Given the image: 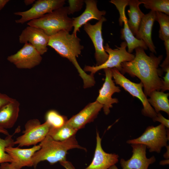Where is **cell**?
<instances>
[{
	"mask_svg": "<svg viewBox=\"0 0 169 169\" xmlns=\"http://www.w3.org/2000/svg\"><path fill=\"white\" fill-rule=\"evenodd\" d=\"M13 98L7 95L0 93V110L5 105L10 102Z\"/></svg>",
	"mask_w": 169,
	"mask_h": 169,
	"instance_id": "33",
	"label": "cell"
},
{
	"mask_svg": "<svg viewBox=\"0 0 169 169\" xmlns=\"http://www.w3.org/2000/svg\"><path fill=\"white\" fill-rule=\"evenodd\" d=\"M141 4H143L147 9L155 12H160L169 15V0H141Z\"/></svg>",
	"mask_w": 169,
	"mask_h": 169,
	"instance_id": "25",
	"label": "cell"
},
{
	"mask_svg": "<svg viewBox=\"0 0 169 169\" xmlns=\"http://www.w3.org/2000/svg\"><path fill=\"white\" fill-rule=\"evenodd\" d=\"M141 4L138 0H128L129 9L127 11L129 19L127 20L129 27L135 36L137 34L141 19L145 14L141 11L139 6Z\"/></svg>",
	"mask_w": 169,
	"mask_h": 169,
	"instance_id": "22",
	"label": "cell"
},
{
	"mask_svg": "<svg viewBox=\"0 0 169 169\" xmlns=\"http://www.w3.org/2000/svg\"><path fill=\"white\" fill-rule=\"evenodd\" d=\"M112 76L116 84L120 85L134 97L138 98L141 102L143 108L142 114L152 119L156 116L157 113L149 103L147 98L143 91V85L139 83L133 82L126 78L116 68L111 69Z\"/></svg>",
	"mask_w": 169,
	"mask_h": 169,
	"instance_id": "6",
	"label": "cell"
},
{
	"mask_svg": "<svg viewBox=\"0 0 169 169\" xmlns=\"http://www.w3.org/2000/svg\"><path fill=\"white\" fill-rule=\"evenodd\" d=\"M9 1V0H0V11L4 7Z\"/></svg>",
	"mask_w": 169,
	"mask_h": 169,
	"instance_id": "36",
	"label": "cell"
},
{
	"mask_svg": "<svg viewBox=\"0 0 169 169\" xmlns=\"http://www.w3.org/2000/svg\"><path fill=\"white\" fill-rule=\"evenodd\" d=\"M46 121L52 128H59L64 125L68 120L67 117L60 114L57 111L51 110L48 111L45 115Z\"/></svg>",
	"mask_w": 169,
	"mask_h": 169,
	"instance_id": "28",
	"label": "cell"
},
{
	"mask_svg": "<svg viewBox=\"0 0 169 169\" xmlns=\"http://www.w3.org/2000/svg\"><path fill=\"white\" fill-rule=\"evenodd\" d=\"M166 74L163 77L161 91H164L169 90V69L166 71Z\"/></svg>",
	"mask_w": 169,
	"mask_h": 169,
	"instance_id": "32",
	"label": "cell"
},
{
	"mask_svg": "<svg viewBox=\"0 0 169 169\" xmlns=\"http://www.w3.org/2000/svg\"><path fill=\"white\" fill-rule=\"evenodd\" d=\"M68 15L67 7H63L31 20L27 24L42 29L49 36L62 30L69 32L73 28V19Z\"/></svg>",
	"mask_w": 169,
	"mask_h": 169,
	"instance_id": "4",
	"label": "cell"
},
{
	"mask_svg": "<svg viewBox=\"0 0 169 169\" xmlns=\"http://www.w3.org/2000/svg\"><path fill=\"white\" fill-rule=\"evenodd\" d=\"M132 154L128 160L121 158L120 164L122 169H148L149 166L154 163L156 158L154 156L149 158L146 156V146L138 144H131Z\"/></svg>",
	"mask_w": 169,
	"mask_h": 169,
	"instance_id": "13",
	"label": "cell"
},
{
	"mask_svg": "<svg viewBox=\"0 0 169 169\" xmlns=\"http://www.w3.org/2000/svg\"><path fill=\"white\" fill-rule=\"evenodd\" d=\"M39 145L40 149L34 154L32 158L33 166L35 169L41 161H47L52 165L66 160L68 151L70 149L78 148L86 150L79 144L75 136L60 141L54 140L48 135Z\"/></svg>",
	"mask_w": 169,
	"mask_h": 169,
	"instance_id": "3",
	"label": "cell"
},
{
	"mask_svg": "<svg viewBox=\"0 0 169 169\" xmlns=\"http://www.w3.org/2000/svg\"><path fill=\"white\" fill-rule=\"evenodd\" d=\"M77 131L66 123L59 128H51L48 135L54 140L62 141H66L75 136Z\"/></svg>",
	"mask_w": 169,
	"mask_h": 169,
	"instance_id": "24",
	"label": "cell"
},
{
	"mask_svg": "<svg viewBox=\"0 0 169 169\" xmlns=\"http://www.w3.org/2000/svg\"><path fill=\"white\" fill-rule=\"evenodd\" d=\"M109 169H119L117 166L115 165H114L110 167Z\"/></svg>",
	"mask_w": 169,
	"mask_h": 169,
	"instance_id": "41",
	"label": "cell"
},
{
	"mask_svg": "<svg viewBox=\"0 0 169 169\" xmlns=\"http://www.w3.org/2000/svg\"><path fill=\"white\" fill-rule=\"evenodd\" d=\"M69 6L67 7L68 15L73 14L80 10L82 8L84 1L82 0H69Z\"/></svg>",
	"mask_w": 169,
	"mask_h": 169,
	"instance_id": "29",
	"label": "cell"
},
{
	"mask_svg": "<svg viewBox=\"0 0 169 169\" xmlns=\"http://www.w3.org/2000/svg\"><path fill=\"white\" fill-rule=\"evenodd\" d=\"M51 128L46 121L41 124L38 119L30 120L25 125L23 134L14 140V144L18 145V147L36 145L46 137Z\"/></svg>",
	"mask_w": 169,
	"mask_h": 169,
	"instance_id": "7",
	"label": "cell"
},
{
	"mask_svg": "<svg viewBox=\"0 0 169 169\" xmlns=\"http://www.w3.org/2000/svg\"><path fill=\"white\" fill-rule=\"evenodd\" d=\"M19 110V102L13 99L0 110V126L6 130L12 128L18 120Z\"/></svg>",
	"mask_w": 169,
	"mask_h": 169,
	"instance_id": "20",
	"label": "cell"
},
{
	"mask_svg": "<svg viewBox=\"0 0 169 169\" xmlns=\"http://www.w3.org/2000/svg\"><path fill=\"white\" fill-rule=\"evenodd\" d=\"M154 122L158 121L163 125L166 128H169V120L164 117L159 112L157 113L156 116L152 119Z\"/></svg>",
	"mask_w": 169,
	"mask_h": 169,
	"instance_id": "31",
	"label": "cell"
},
{
	"mask_svg": "<svg viewBox=\"0 0 169 169\" xmlns=\"http://www.w3.org/2000/svg\"><path fill=\"white\" fill-rule=\"evenodd\" d=\"M105 78L102 86L99 90V95L96 101L103 105L105 114L108 115L110 112V109L113 107L112 104L117 103L118 100L116 98L112 97L115 93H119L121 90L120 88L116 86L112 80V73L111 69H104Z\"/></svg>",
	"mask_w": 169,
	"mask_h": 169,
	"instance_id": "12",
	"label": "cell"
},
{
	"mask_svg": "<svg viewBox=\"0 0 169 169\" xmlns=\"http://www.w3.org/2000/svg\"><path fill=\"white\" fill-rule=\"evenodd\" d=\"M16 131L13 135L7 136L4 139L1 138L0 136V164L3 163H11L12 159L11 156L6 152L5 150L6 147L13 146L14 140L13 139V135L17 132Z\"/></svg>",
	"mask_w": 169,
	"mask_h": 169,
	"instance_id": "27",
	"label": "cell"
},
{
	"mask_svg": "<svg viewBox=\"0 0 169 169\" xmlns=\"http://www.w3.org/2000/svg\"><path fill=\"white\" fill-rule=\"evenodd\" d=\"M127 20L125 13L119 19L120 25L121 26L124 23V27L120 31L121 38L126 42L128 52L131 54L134 49L138 47H141L144 50H147L148 47L145 43L142 40L136 38L133 35L128 26Z\"/></svg>",
	"mask_w": 169,
	"mask_h": 169,
	"instance_id": "21",
	"label": "cell"
},
{
	"mask_svg": "<svg viewBox=\"0 0 169 169\" xmlns=\"http://www.w3.org/2000/svg\"><path fill=\"white\" fill-rule=\"evenodd\" d=\"M169 93H165L162 91L155 90L150 94L148 101L156 113L161 111L169 115V101L168 99Z\"/></svg>",
	"mask_w": 169,
	"mask_h": 169,
	"instance_id": "23",
	"label": "cell"
},
{
	"mask_svg": "<svg viewBox=\"0 0 169 169\" xmlns=\"http://www.w3.org/2000/svg\"><path fill=\"white\" fill-rule=\"evenodd\" d=\"M134 58L129 62L121 64L120 72L128 73L131 77H136L142 83L144 92L147 97L153 91H159L161 89L163 80L160 77L163 72L159 68L163 55L155 56L153 53L147 55L142 48L135 49Z\"/></svg>",
	"mask_w": 169,
	"mask_h": 169,
	"instance_id": "1",
	"label": "cell"
},
{
	"mask_svg": "<svg viewBox=\"0 0 169 169\" xmlns=\"http://www.w3.org/2000/svg\"><path fill=\"white\" fill-rule=\"evenodd\" d=\"M127 44L125 41L122 42L120 47L113 49L106 44L104 48L109 56L108 59L102 64L95 66H86L83 70L85 72H90L91 75H93L98 71L107 68H116L120 72L121 69V64L124 62L132 61L135 55L130 53L126 50Z\"/></svg>",
	"mask_w": 169,
	"mask_h": 169,
	"instance_id": "8",
	"label": "cell"
},
{
	"mask_svg": "<svg viewBox=\"0 0 169 169\" xmlns=\"http://www.w3.org/2000/svg\"><path fill=\"white\" fill-rule=\"evenodd\" d=\"M64 0H38L35 1L32 7L29 9L23 12H15L14 14L21 16L15 20L17 23L23 24L25 22L39 18L44 15L64 7Z\"/></svg>",
	"mask_w": 169,
	"mask_h": 169,
	"instance_id": "9",
	"label": "cell"
},
{
	"mask_svg": "<svg viewBox=\"0 0 169 169\" xmlns=\"http://www.w3.org/2000/svg\"><path fill=\"white\" fill-rule=\"evenodd\" d=\"M40 148L39 145L25 149L9 146L6 147L5 151L12 159V162L9 163L11 166L15 169H21L25 166H33L32 157Z\"/></svg>",
	"mask_w": 169,
	"mask_h": 169,
	"instance_id": "15",
	"label": "cell"
},
{
	"mask_svg": "<svg viewBox=\"0 0 169 169\" xmlns=\"http://www.w3.org/2000/svg\"><path fill=\"white\" fill-rule=\"evenodd\" d=\"M166 147L167 150L164 154L163 155V156L164 158H165L166 159H169V145H167Z\"/></svg>",
	"mask_w": 169,
	"mask_h": 169,
	"instance_id": "38",
	"label": "cell"
},
{
	"mask_svg": "<svg viewBox=\"0 0 169 169\" xmlns=\"http://www.w3.org/2000/svg\"><path fill=\"white\" fill-rule=\"evenodd\" d=\"M169 159H166L163 160L159 162V164L161 165H166L169 164Z\"/></svg>",
	"mask_w": 169,
	"mask_h": 169,
	"instance_id": "39",
	"label": "cell"
},
{
	"mask_svg": "<svg viewBox=\"0 0 169 169\" xmlns=\"http://www.w3.org/2000/svg\"><path fill=\"white\" fill-rule=\"evenodd\" d=\"M156 21L160 25L159 37L165 41L169 39V16L164 13L156 12Z\"/></svg>",
	"mask_w": 169,
	"mask_h": 169,
	"instance_id": "26",
	"label": "cell"
},
{
	"mask_svg": "<svg viewBox=\"0 0 169 169\" xmlns=\"http://www.w3.org/2000/svg\"><path fill=\"white\" fill-rule=\"evenodd\" d=\"M77 35L62 30L49 36L48 46L53 48L61 57L66 58L74 66L83 81L84 86L88 87L95 82L94 76L87 74L82 69L76 58L81 54L83 46Z\"/></svg>",
	"mask_w": 169,
	"mask_h": 169,
	"instance_id": "2",
	"label": "cell"
},
{
	"mask_svg": "<svg viewBox=\"0 0 169 169\" xmlns=\"http://www.w3.org/2000/svg\"><path fill=\"white\" fill-rule=\"evenodd\" d=\"M0 133H2L6 136H8L9 135L8 131L1 126H0Z\"/></svg>",
	"mask_w": 169,
	"mask_h": 169,
	"instance_id": "37",
	"label": "cell"
},
{
	"mask_svg": "<svg viewBox=\"0 0 169 169\" xmlns=\"http://www.w3.org/2000/svg\"><path fill=\"white\" fill-rule=\"evenodd\" d=\"M7 60L19 69H32L38 65L41 55L30 43L26 42L16 53L8 56Z\"/></svg>",
	"mask_w": 169,
	"mask_h": 169,
	"instance_id": "10",
	"label": "cell"
},
{
	"mask_svg": "<svg viewBox=\"0 0 169 169\" xmlns=\"http://www.w3.org/2000/svg\"><path fill=\"white\" fill-rule=\"evenodd\" d=\"M86 4V8L80 16L73 18V27L74 30L72 33L77 35L78 32L80 31L81 26L92 20L99 21L106 14L104 10L100 11L97 7V1L94 0H86L84 1Z\"/></svg>",
	"mask_w": 169,
	"mask_h": 169,
	"instance_id": "18",
	"label": "cell"
},
{
	"mask_svg": "<svg viewBox=\"0 0 169 169\" xmlns=\"http://www.w3.org/2000/svg\"><path fill=\"white\" fill-rule=\"evenodd\" d=\"M164 44L166 50V57L163 63L160 65L163 71H165L167 69H169V39L164 41Z\"/></svg>",
	"mask_w": 169,
	"mask_h": 169,
	"instance_id": "30",
	"label": "cell"
},
{
	"mask_svg": "<svg viewBox=\"0 0 169 169\" xmlns=\"http://www.w3.org/2000/svg\"><path fill=\"white\" fill-rule=\"evenodd\" d=\"M169 140V130L162 124L147 127L139 137L128 140V144H138L145 145L150 152L160 153L162 147L167 145Z\"/></svg>",
	"mask_w": 169,
	"mask_h": 169,
	"instance_id": "5",
	"label": "cell"
},
{
	"mask_svg": "<svg viewBox=\"0 0 169 169\" xmlns=\"http://www.w3.org/2000/svg\"><path fill=\"white\" fill-rule=\"evenodd\" d=\"M49 38L42 29L28 26L22 31L19 40L22 44L28 42L42 55L47 51Z\"/></svg>",
	"mask_w": 169,
	"mask_h": 169,
	"instance_id": "14",
	"label": "cell"
},
{
	"mask_svg": "<svg viewBox=\"0 0 169 169\" xmlns=\"http://www.w3.org/2000/svg\"><path fill=\"white\" fill-rule=\"evenodd\" d=\"M106 20V18L103 16L94 25L88 22L84 25V29L91 39L94 46L95 57L96 62V66L104 63L109 56L104 49L102 34V24Z\"/></svg>",
	"mask_w": 169,
	"mask_h": 169,
	"instance_id": "11",
	"label": "cell"
},
{
	"mask_svg": "<svg viewBox=\"0 0 169 169\" xmlns=\"http://www.w3.org/2000/svg\"><path fill=\"white\" fill-rule=\"evenodd\" d=\"M0 169H15L11 166L9 163L5 162L0 164Z\"/></svg>",
	"mask_w": 169,
	"mask_h": 169,
	"instance_id": "35",
	"label": "cell"
},
{
	"mask_svg": "<svg viewBox=\"0 0 169 169\" xmlns=\"http://www.w3.org/2000/svg\"><path fill=\"white\" fill-rule=\"evenodd\" d=\"M96 143L94 156L91 163L84 169H109L119 161V156L115 153H109L103 149L101 139L96 131Z\"/></svg>",
	"mask_w": 169,
	"mask_h": 169,
	"instance_id": "16",
	"label": "cell"
},
{
	"mask_svg": "<svg viewBox=\"0 0 169 169\" xmlns=\"http://www.w3.org/2000/svg\"><path fill=\"white\" fill-rule=\"evenodd\" d=\"M103 105L95 101L87 105L76 115L68 120L66 123L77 131L96 118Z\"/></svg>",
	"mask_w": 169,
	"mask_h": 169,
	"instance_id": "17",
	"label": "cell"
},
{
	"mask_svg": "<svg viewBox=\"0 0 169 169\" xmlns=\"http://www.w3.org/2000/svg\"><path fill=\"white\" fill-rule=\"evenodd\" d=\"M35 1V0H25L24 2L26 5H28L33 4Z\"/></svg>",
	"mask_w": 169,
	"mask_h": 169,
	"instance_id": "40",
	"label": "cell"
},
{
	"mask_svg": "<svg viewBox=\"0 0 169 169\" xmlns=\"http://www.w3.org/2000/svg\"><path fill=\"white\" fill-rule=\"evenodd\" d=\"M59 163L65 169H76L71 162L66 160L61 161Z\"/></svg>",
	"mask_w": 169,
	"mask_h": 169,
	"instance_id": "34",
	"label": "cell"
},
{
	"mask_svg": "<svg viewBox=\"0 0 169 169\" xmlns=\"http://www.w3.org/2000/svg\"><path fill=\"white\" fill-rule=\"evenodd\" d=\"M156 12L151 11L145 14L140 23L136 38L142 40L152 53H156V48L151 38V32L156 21Z\"/></svg>",
	"mask_w": 169,
	"mask_h": 169,
	"instance_id": "19",
	"label": "cell"
}]
</instances>
